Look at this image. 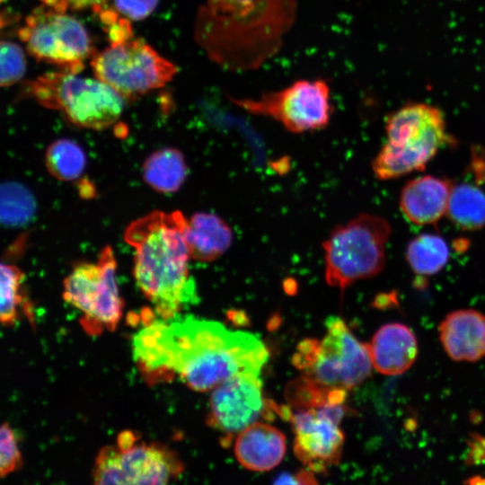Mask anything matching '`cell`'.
I'll return each mask as SVG.
<instances>
[{"mask_svg": "<svg viewBox=\"0 0 485 485\" xmlns=\"http://www.w3.org/2000/svg\"><path fill=\"white\" fill-rule=\"evenodd\" d=\"M22 457L17 436L7 424H0V478L17 471Z\"/></svg>", "mask_w": 485, "mask_h": 485, "instance_id": "484cf974", "label": "cell"}, {"mask_svg": "<svg viewBox=\"0 0 485 485\" xmlns=\"http://www.w3.org/2000/svg\"><path fill=\"white\" fill-rule=\"evenodd\" d=\"M36 211L32 193L18 182L0 183V225L18 227L28 224Z\"/></svg>", "mask_w": 485, "mask_h": 485, "instance_id": "603a6c76", "label": "cell"}, {"mask_svg": "<svg viewBox=\"0 0 485 485\" xmlns=\"http://www.w3.org/2000/svg\"><path fill=\"white\" fill-rule=\"evenodd\" d=\"M385 132L386 142L371 163L383 181L423 169L449 139L442 112L425 103L406 104L390 114Z\"/></svg>", "mask_w": 485, "mask_h": 485, "instance_id": "3957f363", "label": "cell"}, {"mask_svg": "<svg viewBox=\"0 0 485 485\" xmlns=\"http://www.w3.org/2000/svg\"><path fill=\"white\" fill-rule=\"evenodd\" d=\"M313 472H300L295 474L285 473L278 477V480L276 481V483H295V484H310L315 483L314 477L313 474Z\"/></svg>", "mask_w": 485, "mask_h": 485, "instance_id": "f546056e", "label": "cell"}, {"mask_svg": "<svg viewBox=\"0 0 485 485\" xmlns=\"http://www.w3.org/2000/svg\"><path fill=\"white\" fill-rule=\"evenodd\" d=\"M49 173L62 181H73L82 175L86 165L85 154L79 145L70 139H58L46 152Z\"/></svg>", "mask_w": 485, "mask_h": 485, "instance_id": "cb8c5ba5", "label": "cell"}, {"mask_svg": "<svg viewBox=\"0 0 485 485\" xmlns=\"http://www.w3.org/2000/svg\"><path fill=\"white\" fill-rule=\"evenodd\" d=\"M187 222L180 211H154L133 221L124 234L135 250L137 285L163 320L175 318L194 293L188 269Z\"/></svg>", "mask_w": 485, "mask_h": 485, "instance_id": "7a4b0ae2", "label": "cell"}, {"mask_svg": "<svg viewBox=\"0 0 485 485\" xmlns=\"http://www.w3.org/2000/svg\"><path fill=\"white\" fill-rule=\"evenodd\" d=\"M29 92L40 105L61 111L71 123L85 128H107L123 110V97L97 77L50 72L33 80Z\"/></svg>", "mask_w": 485, "mask_h": 485, "instance_id": "8992f818", "label": "cell"}, {"mask_svg": "<svg viewBox=\"0 0 485 485\" xmlns=\"http://www.w3.org/2000/svg\"><path fill=\"white\" fill-rule=\"evenodd\" d=\"M26 70V60L22 48L12 41L0 40V86L19 81Z\"/></svg>", "mask_w": 485, "mask_h": 485, "instance_id": "d4e9b609", "label": "cell"}, {"mask_svg": "<svg viewBox=\"0 0 485 485\" xmlns=\"http://www.w3.org/2000/svg\"><path fill=\"white\" fill-rule=\"evenodd\" d=\"M347 411L341 402L299 409L291 414L294 452L310 471L322 472L339 463L344 445L340 424Z\"/></svg>", "mask_w": 485, "mask_h": 485, "instance_id": "7c38bea8", "label": "cell"}, {"mask_svg": "<svg viewBox=\"0 0 485 485\" xmlns=\"http://www.w3.org/2000/svg\"><path fill=\"white\" fill-rule=\"evenodd\" d=\"M175 451L140 440L133 431L121 432L115 445L97 454L92 472L95 484H167L183 472Z\"/></svg>", "mask_w": 485, "mask_h": 485, "instance_id": "ba28073f", "label": "cell"}, {"mask_svg": "<svg viewBox=\"0 0 485 485\" xmlns=\"http://www.w3.org/2000/svg\"><path fill=\"white\" fill-rule=\"evenodd\" d=\"M116 269L113 251L106 246L96 262L76 263L64 280L63 297L83 313L81 322L89 334L113 331L122 317Z\"/></svg>", "mask_w": 485, "mask_h": 485, "instance_id": "9c48e42d", "label": "cell"}, {"mask_svg": "<svg viewBox=\"0 0 485 485\" xmlns=\"http://www.w3.org/2000/svg\"><path fill=\"white\" fill-rule=\"evenodd\" d=\"M449 250L446 242L438 235L421 234L407 246L406 260L411 269L420 276L437 273L446 264Z\"/></svg>", "mask_w": 485, "mask_h": 485, "instance_id": "7402d4cb", "label": "cell"}, {"mask_svg": "<svg viewBox=\"0 0 485 485\" xmlns=\"http://www.w3.org/2000/svg\"><path fill=\"white\" fill-rule=\"evenodd\" d=\"M233 101L250 113L277 120L293 133L322 129L332 113L331 89L322 79L298 80L255 99Z\"/></svg>", "mask_w": 485, "mask_h": 485, "instance_id": "8fae6325", "label": "cell"}, {"mask_svg": "<svg viewBox=\"0 0 485 485\" xmlns=\"http://www.w3.org/2000/svg\"><path fill=\"white\" fill-rule=\"evenodd\" d=\"M184 155L176 148L166 147L150 154L143 164V178L154 190L171 193L178 190L187 177Z\"/></svg>", "mask_w": 485, "mask_h": 485, "instance_id": "d6986e66", "label": "cell"}, {"mask_svg": "<svg viewBox=\"0 0 485 485\" xmlns=\"http://www.w3.org/2000/svg\"><path fill=\"white\" fill-rule=\"evenodd\" d=\"M233 230L219 216L198 212L187 222L185 238L190 258L196 260L213 261L230 248Z\"/></svg>", "mask_w": 485, "mask_h": 485, "instance_id": "ac0fdd59", "label": "cell"}, {"mask_svg": "<svg viewBox=\"0 0 485 485\" xmlns=\"http://www.w3.org/2000/svg\"><path fill=\"white\" fill-rule=\"evenodd\" d=\"M3 1H4V0H0V3H2Z\"/></svg>", "mask_w": 485, "mask_h": 485, "instance_id": "d6a6232c", "label": "cell"}, {"mask_svg": "<svg viewBox=\"0 0 485 485\" xmlns=\"http://www.w3.org/2000/svg\"><path fill=\"white\" fill-rule=\"evenodd\" d=\"M464 482L468 484H485V478L481 476H473Z\"/></svg>", "mask_w": 485, "mask_h": 485, "instance_id": "1f68e13d", "label": "cell"}, {"mask_svg": "<svg viewBox=\"0 0 485 485\" xmlns=\"http://www.w3.org/2000/svg\"><path fill=\"white\" fill-rule=\"evenodd\" d=\"M439 339L454 361L476 362L485 357V315L473 309L448 313L441 322Z\"/></svg>", "mask_w": 485, "mask_h": 485, "instance_id": "5bb4252c", "label": "cell"}, {"mask_svg": "<svg viewBox=\"0 0 485 485\" xmlns=\"http://www.w3.org/2000/svg\"><path fill=\"white\" fill-rule=\"evenodd\" d=\"M287 450L285 435L275 427L254 422L236 436L234 451L237 461L253 472H266L280 463Z\"/></svg>", "mask_w": 485, "mask_h": 485, "instance_id": "2e32d148", "label": "cell"}, {"mask_svg": "<svg viewBox=\"0 0 485 485\" xmlns=\"http://www.w3.org/2000/svg\"><path fill=\"white\" fill-rule=\"evenodd\" d=\"M446 213L462 229L481 228L485 225V193L470 183L453 187Z\"/></svg>", "mask_w": 485, "mask_h": 485, "instance_id": "ffe728a7", "label": "cell"}, {"mask_svg": "<svg viewBox=\"0 0 485 485\" xmlns=\"http://www.w3.org/2000/svg\"><path fill=\"white\" fill-rule=\"evenodd\" d=\"M19 31L20 39L36 59L62 71L78 74L94 55L88 31L81 21L67 13L66 0H41Z\"/></svg>", "mask_w": 485, "mask_h": 485, "instance_id": "52a82bcc", "label": "cell"}, {"mask_svg": "<svg viewBox=\"0 0 485 485\" xmlns=\"http://www.w3.org/2000/svg\"><path fill=\"white\" fill-rule=\"evenodd\" d=\"M391 234L386 219L367 213L335 226L322 242L327 284L344 291L357 281L380 274Z\"/></svg>", "mask_w": 485, "mask_h": 485, "instance_id": "277c9868", "label": "cell"}, {"mask_svg": "<svg viewBox=\"0 0 485 485\" xmlns=\"http://www.w3.org/2000/svg\"><path fill=\"white\" fill-rule=\"evenodd\" d=\"M91 66L98 79L128 99L163 87L178 70L145 40L134 37L95 53Z\"/></svg>", "mask_w": 485, "mask_h": 485, "instance_id": "30bf717a", "label": "cell"}, {"mask_svg": "<svg viewBox=\"0 0 485 485\" xmlns=\"http://www.w3.org/2000/svg\"><path fill=\"white\" fill-rule=\"evenodd\" d=\"M452 188L449 181L430 175L410 180L401 191V210L413 224H433L446 213Z\"/></svg>", "mask_w": 485, "mask_h": 485, "instance_id": "e0dca14e", "label": "cell"}, {"mask_svg": "<svg viewBox=\"0 0 485 485\" xmlns=\"http://www.w3.org/2000/svg\"><path fill=\"white\" fill-rule=\"evenodd\" d=\"M24 274L15 266L0 261V323L14 325L22 313H30L23 289Z\"/></svg>", "mask_w": 485, "mask_h": 485, "instance_id": "44dd1931", "label": "cell"}, {"mask_svg": "<svg viewBox=\"0 0 485 485\" xmlns=\"http://www.w3.org/2000/svg\"><path fill=\"white\" fill-rule=\"evenodd\" d=\"M261 0H207L212 11L235 18L246 17L258 8Z\"/></svg>", "mask_w": 485, "mask_h": 485, "instance_id": "83f0119b", "label": "cell"}, {"mask_svg": "<svg viewBox=\"0 0 485 485\" xmlns=\"http://www.w3.org/2000/svg\"><path fill=\"white\" fill-rule=\"evenodd\" d=\"M109 0H66L68 7L74 10H82L86 8H96L105 5Z\"/></svg>", "mask_w": 485, "mask_h": 485, "instance_id": "4dcf8cb0", "label": "cell"}, {"mask_svg": "<svg viewBox=\"0 0 485 485\" xmlns=\"http://www.w3.org/2000/svg\"><path fill=\"white\" fill-rule=\"evenodd\" d=\"M368 345L373 367L386 375L407 371L418 355L413 331L401 322H390L377 330Z\"/></svg>", "mask_w": 485, "mask_h": 485, "instance_id": "9a60e30c", "label": "cell"}, {"mask_svg": "<svg viewBox=\"0 0 485 485\" xmlns=\"http://www.w3.org/2000/svg\"><path fill=\"white\" fill-rule=\"evenodd\" d=\"M133 355L149 379L177 376L208 392L238 374H260L269 353L255 335L192 317L155 321L133 340Z\"/></svg>", "mask_w": 485, "mask_h": 485, "instance_id": "6da1fadb", "label": "cell"}, {"mask_svg": "<svg viewBox=\"0 0 485 485\" xmlns=\"http://www.w3.org/2000/svg\"><path fill=\"white\" fill-rule=\"evenodd\" d=\"M292 361L314 383L344 391L364 382L373 368L368 345L361 343L338 317L327 320L321 340L300 342Z\"/></svg>", "mask_w": 485, "mask_h": 485, "instance_id": "5b68a950", "label": "cell"}, {"mask_svg": "<svg viewBox=\"0 0 485 485\" xmlns=\"http://www.w3.org/2000/svg\"><path fill=\"white\" fill-rule=\"evenodd\" d=\"M255 374H238L212 390L207 423L225 435L234 436L257 421L264 409L262 384Z\"/></svg>", "mask_w": 485, "mask_h": 485, "instance_id": "4fadbf2b", "label": "cell"}, {"mask_svg": "<svg viewBox=\"0 0 485 485\" xmlns=\"http://www.w3.org/2000/svg\"><path fill=\"white\" fill-rule=\"evenodd\" d=\"M158 0H114V8L130 21L148 17L155 9Z\"/></svg>", "mask_w": 485, "mask_h": 485, "instance_id": "f1b7e54d", "label": "cell"}, {"mask_svg": "<svg viewBox=\"0 0 485 485\" xmlns=\"http://www.w3.org/2000/svg\"><path fill=\"white\" fill-rule=\"evenodd\" d=\"M107 33L110 43L120 42L134 37L130 20L121 15L115 9L104 5L93 9Z\"/></svg>", "mask_w": 485, "mask_h": 485, "instance_id": "4316f807", "label": "cell"}]
</instances>
